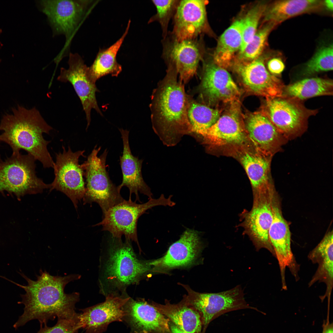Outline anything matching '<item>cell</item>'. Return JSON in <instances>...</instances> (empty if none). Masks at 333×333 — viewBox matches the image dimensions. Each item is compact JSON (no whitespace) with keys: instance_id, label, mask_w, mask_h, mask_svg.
I'll return each mask as SVG.
<instances>
[{"instance_id":"4316f807","label":"cell","mask_w":333,"mask_h":333,"mask_svg":"<svg viewBox=\"0 0 333 333\" xmlns=\"http://www.w3.org/2000/svg\"><path fill=\"white\" fill-rule=\"evenodd\" d=\"M323 1L277 0L266 6L263 15V23H271L276 26L293 17L322 10Z\"/></svg>"},{"instance_id":"ffe728a7","label":"cell","mask_w":333,"mask_h":333,"mask_svg":"<svg viewBox=\"0 0 333 333\" xmlns=\"http://www.w3.org/2000/svg\"><path fill=\"white\" fill-rule=\"evenodd\" d=\"M130 298L109 294L101 303L80 310L81 329L84 333H100L114 321H121L125 315V306Z\"/></svg>"},{"instance_id":"484cf974","label":"cell","mask_w":333,"mask_h":333,"mask_svg":"<svg viewBox=\"0 0 333 333\" xmlns=\"http://www.w3.org/2000/svg\"><path fill=\"white\" fill-rule=\"evenodd\" d=\"M333 231H329L318 245L309 253L308 257L312 262L318 265L315 273L308 284L311 286L318 282L326 285L324 295L320 297L321 301L328 299V307L333 285Z\"/></svg>"},{"instance_id":"74e56055","label":"cell","mask_w":333,"mask_h":333,"mask_svg":"<svg viewBox=\"0 0 333 333\" xmlns=\"http://www.w3.org/2000/svg\"><path fill=\"white\" fill-rule=\"evenodd\" d=\"M268 71L272 75L278 77L284 71L285 65L281 58L274 57L269 60L267 64Z\"/></svg>"},{"instance_id":"d4e9b609","label":"cell","mask_w":333,"mask_h":333,"mask_svg":"<svg viewBox=\"0 0 333 333\" xmlns=\"http://www.w3.org/2000/svg\"><path fill=\"white\" fill-rule=\"evenodd\" d=\"M119 130L123 143V154L120 157L123 178L122 183L117 186V188L120 191L123 187H127L130 191L129 199H131V195L134 193L136 196L135 201L140 202L139 192L147 196L149 199L152 198L150 189L142 177L141 170L143 160L134 156L131 153L129 143V131L122 129Z\"/></svg>"},{"instance_id":"9c48e42d","label":"cell","mask_w":333,"mask_h":333,"mask_svg":"<svg viewBox=\"0 0 333 333\" xmlns=\"http://www.w3.org/2000/svg\"><path fill=\"white\" fill-rule=\"evenodd\" d=\"M91 1L82 0H39V10L46 16L53 35H63L66 43L62 57L67 53L72 39L86 15Z\"/></svg>"},{"instance_id":"4fadbf2b","label":"cell","mask_w":333,"mask_h":333,"mask_svg":"<svg viewBox=\"0 0 333 333\" xmlns=\"http://www.w3.org/2000/svg\"><path fill=\"white\" fill-rule=\"evenodd\" d=\"M237 102L233 103L226 113L220 116L210 127L200 133L195 138H200L208 148L231 146L233 147L248 145L249 141L245 123L240 116Z\"/></svg>"},{"instance_id":"f35d334b","label":"cell","mask_w":333,"mask_h":333,"mask_svg":"<svg viewBox=\"0 0 333 333\" xmlns=\"http://www.w3.org/2000/svg\"><path fill=\"white\" fill-rule=\"evenodd\" d=\"M333 323H330L329 318L323 321L322 333H333Z\"/></svg>"},{"instance_id":"ab89813d","label":"cell","mask_w":333,"mask_h":333,"mask_svg":"<svg viewBox=\"0 0 333 333\" xmlns=\"http://www.w3.org/2000/svg\"><path fill=\"white\" fill-rule=\"evenodd\" d=\"M323 7L330 11L332 12L333 8V1L332 0H326L323 1Z\"/></svg>"},{"instance_id":"cb8c5ba5","label":"cell","mask_w":333,"mask_h":333,"mask_svg":"<svg viewBox=\"0 0 333 333\" xmlns=\"http://www.w3.org/2000/svg\"><path fill=\"white\" fill-rule=\"evenodd\" d=\"M248 145L234 147L251 185L253 193L274 189L270 174L272 156L249 148Z\"/></svg>"},{"instance_id":"e575fe53","label":"cell","mask_w":333,"mask_h":333,"mask_svg":"<svg viewBox=\"0 0 333 333\" xmlns=\"http://www.w3.org/2000/svg\"><path fill=\"white\" fill-rule=\"evenodd\" d=\"M267 6L264 2L259 3L251 8L242 18V42L239 53L244 51L256 32L259 21Z\"/></svg>"},{"instance_id":"603a6c76","label":"cell","mask_w":333,"mask_h":333,"mask_svg":"<svg viewBox=\"0 0 333 333\" xmlns=\"http://www.w3.org/2000/svg\"><path fill=\"white\" fill-rule=\"evenodd\" d=\"M125 310L134 333H171L169 319L143 300L130 298Z\"/></svg>"},{"instance_id":"52a82bcc","label":"cell","mask_w":333,"mask_h":333,"mask_svg":"<svg viewBox=\"0 0 333 333\" xmlns=\"http://www.w3.org/2000/svg\"><path fill=\"white\" fill-rule=\"evenodd\" d=\"M173 195L166 198L163 194L158 199L151 198L146 202L138 204L131 199H125L109 209L103 216L102 220L96 224L101 225L102 230L109 231L112 237L134 241L140 250L137 233V224L139 218L149 209L157 206L172 207L175 203L171 200Z\"/></svg>"},{"instance_id":"6da1fadb","label":"cell","mask_w":333,"mask_h":333,"mask_svg":"<svg viewBox=\"0 0 333 333\" xmlns=\"http://www.w3.org/2000/svg\"><path fill=\"white\" fill-rule=\"evenodd\" d=\"M39 272V275H36V280L34 281L21 271L18 272L27 282V285L25 286L1 277L26 292L25 294H20L22 300L18 302V304H23L24 307L23 313L13 325L15 330L34 319H37L40 324H43L56 317L73 319L78 314L75 311V306L79 301V293L74 292L67 294L64 289L68 283L79 279L81 276L75 274L54 276L42 269Z\"/></svg>"},{"instance_id":"f1b7e54d","label":"cell","mask_w":333,"mask_h":333,"mask_svg":"<svg viewBox=\"0 0 333 333\" xmlns=\"http://www.w3.org/2000/svg\"><path fill=\"white\" fill-rule=\"evenodd\" d=\"M130 22L129 20L124 33L115 43L106 49L99 50L93 63L88 67L90 77L94 82L108 74L117 77L121 72L122 67L117 61V55L128 33Z\"/></svg>"},{"instance_id":"836d02e7","label":"cell","mask_w":333,"mask_h":333,"mask_svg":"<svg viewBox=\"0 0 333 333\" xmlns=\"http://www.w3.org/2000/svg\"><path fill=\"white\" fill-rule=\"evenodd\" d=\"M257 31L244 51L239 53L237 60L250 61L259 57L266 44L268 35L276 27L273 23H267Z\"/></svg>"},{"instance_id":"e0dca14e","label":"cell","mask_w":333,"mask_h":333,"mask_svg":"<svg viewBox=\"0 0 333 333\" xmlns=\"http://www.w3.org/2000/svg\"><path fill=\"white\" fill-rule=\"evenodd\" d=\"M234 69L242 84L249 92L265 99L282 95L285 85L266 68L261 57L250 61L236 60Z\"/></svg>"},{"instance_id":"7402d4cb","label":"cell","mask_w":333,"mask_h":333,"mask_svg":"<svg viewBox=\"0 0 333 333\" xmlns=\"http://www.w3.org/2000/svg\"><path fill=\"white\" fill-rule=\"evenodd\" d=\"M200 234L198 231L187 228L163 257L150 262L151 265L169 269L192 265L203 247Z\"/></svg>"},{"instance_id":"277c9868","label":"cell","mask_w":333,"mask_h":333,"mask_svg":"<svg viewBox=\"0 0 333 333\" xmlns=\"http://www.w3.org/2000/svg\"><path fill=\"white\" fill-rule=\"evenodd\" d=\"M108 255L104 265V276L109 285L118 289L138 283L151 266L150 262L138 259L130 240L112 237Z\"/></svg>"},{"instance_id":"8992f818","label":"cell","mask_w":333,"mask_h":333,"mask_svg":"<svg viewBox=\"0 0 333 333\" xmlns=\"http://www.w3.org/2000/svg\"><path fill=\"white\" fill-rule=\"evenodd\" d=\"M35 160L31 155L12 153L4 160L0 159V191H6L18 198L26 194L42 192L50 188L36 175Z\"/></svg>"},{"instance_id":"ba28073f","label":"cell","mask_w":333,"mask_h":333,"mask_svg":"<svg viewBox=\"0 0 333 333\" xmlns=\"http://www.w3.org/2000/svg\"><path fill=\"white\" fill-rule=\"evenodd\" d=\"M261 111L287 139L303 133L309 118L318 112L306 108L302 101L284 95L265 99Z\"/></svg>"},{"instance_id":"44dd1931","label":"cell","mask_w":333,"mask_h":333,"mask_svg":"<svg viewBox=\"0 0 333 333\" xmlns=\"http://www.w3.org/2000/svg\"><path fill=\"white\" fill-rule=\"evenodd\" d=\"M245 125L254 148L267 155L272 157L287 140L261 110L250 114Z\"/></svg>"},{"instance_id":"7c38bea8","label":"cell","mask_w":333,"mask_h":333,"mask_svg":"<svg viewBox=\"0 0 333 333\" xmlns=\"http://www.w3.org/2000/svg\"><path fill=\"white\" fill-rule=\"evenodd\" d=\"M162 42V57L167 66L176 70L183 84L187 83L195 74L203 59L200 39L178 40L168 32Z\"/></svg>"},{"instance_id":"d6986e66","label":"cell","mask_w":333,"mask_h":333,"mask_svg":"<svg viewBox=\"0 0 333 333\" xmlns=\"http://www.w3.org/2000/svg\"><path fill=\"white\" fill-rule=\"evenodd\" d=\"M203 0H180L173 17L171 35L178 40L194 39L207 27L206 5Z\"/></svg>"},{"instance_id":"30bf717a","label":"cell","mask_w":333,"mask_h":333,"mask_svg":"<svg viewBox=\"0 0 333 333\" xmlns=\"http://www.w3.org/2000/svg\"><path fill=\"white\" fill-rule=\"evenodd\" d=\"M62 148V153L56 154L53 167L55 178L50 189L64 193L76 208L78 201L83 198L85 192L84 169L79 163L80 157H84L85 151L73 152L69 146L67 150L63 146Z\"/></svg>"},{"instance_id":"60d3db41","label":"cell","mask_w":333,"mask_h":333,"mask_svg":"<svg viewBox=\"0 0 333 333\" xmlns=\"http://www.w3.org/2000/svg\"><path fill=\"white\" fill-rule=\"evenodd\" d=\"M170 327L171 333H185L173 323H170Z\"/></svg>"},{"instance_id":"83f0119b","label":"cell","mask_w":333,"mask_h":333,"mask_svg":"<svg viewBox=\"0 0 333 333\" xmlns=\"http://www.w3.org/2000/svg\"><path fill=\"white\" fill-rule=\"evenodd\" d=\"M242 19L236 20L220 36L213 55L214 62L225 69L232 64L242 42Z\"/></svg>"},{"instance_id":"5bb4252c","label":"cell","mask_w":333,"mask_h":333,"mask_svg":"<svg viewBox=\"0 0 333 333\" xmlns=\"http://www.w3.org/2000/svg\"><path fill=\"white\" fill-rule=\"evenodd\" d=\"M202 60L203 75L198 91L203 104L237 102L240 91L230 74L214 62Z\"/></svg>"},{"instance_id":"ac0fdd59","label":"cell","mask_w":333,"mask_h":333,"mask_svg":"<svg viewBox=\"0 0 333 333\" xmlns=\"http://www.w3.org/2000/svg\"><path fill=\"white\" fill-rule=\"evenodd\" d=\"M68 63L69 67L68 69L61 68L57 80L62 82H69L73 87L81 101L86 114L87 129L91 121V112L92 109H95L102 115L96 97V93L99 90L95 83L90 77L88 67L85 64L79 54L70 53Z\"/></svg>"},{"instance_id":"d590c367","label":"cell","mask_w":333,"mask_h":333,"mask_svg":"<svg viewBox=\"0 0 333 333\" xmlns=\"http://www.w3.org/2000/svg\"><path fill=\"white\" fill-rule=\"evenodd\" d=\"M179 1H152L156 9V13L150 18L148 23L157 21L159 23L162 31L163 39L165 38L168 34L169 21L174 16Z\"/></svg>"},{"instance_id":"2e32d148","label":"cell","mask_w":333,"mask_h":333,"mask_svg":"<svg viewBox=\"0 0 333 333\" xmlns=\"http://www.w3.org/2000/svg\"><path fill=\"white\" fill-rule=\"evenodd\" d=\"M191 302L200 313L204 329L213 319L228 312L247 309L259 311L247 303L239 285L217 293H195Z\"/></svg>"},{"instance_id":"f546056e","label":"cell","mask_w":333,"mask_h":333,"mask_svg":"<svg viewBox=\"0 0 333 333\" xmlns=\"http://www.w3.org/2000/svg\"><path fill=\"white\" fill-rule=\"evenodd\" d=\"M333 92V80L317 77L306 78L285 86L282 95L303 100L314 97L331 96Z\"/></svg>"},{"instance_id":"5b68a950","label":"cell","mask_w":333,"mask_h":333,"mask_svg":"<svg viewBox=\"0 0 333 333\" xmlns=\"http://www.w3.org/2000/svg\"><path fill=\"white\" fill-rule=\"evenodd\" d=\"M101 149V147L97 148L96 146L87 160L82 164L86 184L83 199L85 204L97 203L103 216L109 209L124 199L117 187L110 179L106 171L107 149L100 156H97Z\"/></svg>"},{"instance_id":"4dcf8cb0","label":"cell","mask_w":333,"mask_h":333,"mask_svg":"<svg viewBox=\"0 0 333 333\" xmlns=\"http://www.w3.org/2000/svg\"><path fill=\"white\" fill-rule=\"evenodd\" d=\"M155 306L185 333H201L203 324L198 312L184 306L170 305Z\"/></svg>"},{"instance_id":"8d00e7d4","label":"cell","mask_w":333,"mask_h":333,"mask_svg":"<svg viewBox=\"0 0 333 333\" xmlns=\"http://www.w3.org/2000/svg\"><path fill=\"white\" fill-rule=\"evenodd\" d=\"M79 313L72 319H58L56 324L49 327L47 323L40 324V328L36 333H78L81 329L79 319Z\"/></svg>"},{"instance_id":"d6a6232c","label":"cell","mask_w":333,"mask_h":333,"mask_svg":"<svg viewBox=\"0 0 333 333\" xmlns=\"http://www.w3.org/2000/svg\"><path fill=\"white\" fill-rule=\"evenodd\" d=\"M333 70V45L323 46L303 66L301 75L306 78Z\"/></svg>"},{"instance_id":"9a60e30c","label":"cell","mask_w":333,"mask_h":333,"mask_svg":"<svg viewBox=\"0 0 333 333\" xmlns=\"http://www.w3.org/2000/svg\"><path fill=\"white\" fill-rule=\"evenodd\" d=\"M279 202L276 192L272 200L273 218L269 232V238L278 263L282 288L286 290V268L289 269L297 279L299 266L291 250V234L289 225L283 216Z\"/></svg>"},{"instance_id":"7a4b0ae2","label":"cell","mask_w":333,"mask_h":333,"mask_svg":"<svg viewBox=\"0 0 333 333\" xmlns=\"http://www.w3.org/2000/svg\"><path fill=\"white\" fill-rule=\"evenodd\" d=\"M176 71L167 67L166 74L151 96L150 105L153 129L163 144L176 145L185 135H192L187 115L190 96Z\"/></svg>"},{"instance_id":"b9f144b4","label":"cell","mask_w":333,"mask_h":333,"mask_svg":"<svg viewBox=\"0 0 333 333\" xmlns=\"http://www.w3.org/2000/svg\"><path fill=\"white\" fill-rule=\"evenodd\" d=\"M2 30L1 29H0V34L2 33ZM0 62H1V60L0 59Z\"/></svg>"},{"instance_id":"3957f363","label":"cell","mask_w":333,"mask_h":333,"mask_svg":"<svg viewBox=\"0 0 333 333\" xmlns=\"http://www.w3.org/2000/svg\"><path fill=\"white\" fill-rule=\"evenodd\" d=\"M52 129L39 111L34 107L30 109L18 106L13 109V113L4 116L0 123V141L9 145L13 153L23 149L38 160L44 168H53L54 162L47 146L50 141L43 134H49Z\"/></svg>"},{"instance_id":"8fae6325","label":"cell","mask_w":333,"mask_h":333,"mask_svg":"<svg viewBox=\"0 0 333 333\" xmlns=\"http://www.w3.org/2000/svg\"><path fill=\"white\" fill-rule=\"evenodd\" d=\"M275 192L274 189L253 193L252 207L249 211H244L241 213L242 222L240 224L257 250L266 249L274 256L269 232L273 220L272 200Z\"/></svg>"},{"instance_id":"1f68e13d","label":"cell","mask_w":333,"mask_h":333,"mask_svg":"<svg viewBox=\"0 0 333 333\" xmlns=\"http://www.w3.org/2000/svg\"><path fill=\"white\" fill-rule=\"evenodd\" d=\"M220 115L219 110L199 102L190 97L187 115L193 129L192 135L195 137L214 124Z\"/></svg>"}]
</instances>
